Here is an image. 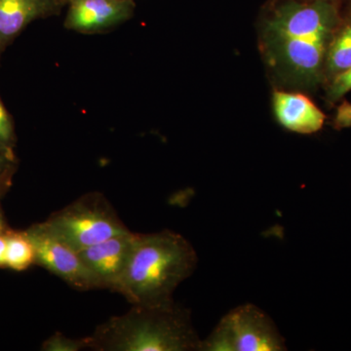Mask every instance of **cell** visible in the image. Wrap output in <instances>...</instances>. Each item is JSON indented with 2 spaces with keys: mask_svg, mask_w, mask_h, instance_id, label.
<instances>
[{
  "mask_svg": "<svg viewBox=\"0 0 351 351\" xmlns=\"http://www.w3.org/2000/svg\"><path fill=\"white\" fill-rule=\"evenodd\" d=\"M338 4L283 0L263 21L261 47L286 84L313 90L324 83L328 47L341 22Z\"/></svg>",
  "mask_w": 351,
  "mask_h": 351,
  "instance_id": "cell-1",
  "label": "cell"
},
{
  "mask_svg": "<svg viewBox=\"0 0 351 351\" xmlns=\"http://www.w3.org/2000/svg\"><path fill=\"white\" fill-rule=\"evenodd\" d=\"M198 258L188 239L172 230L134 233L125 269L113 291L132 304L167 306L176 288L193 274Z\"/></svg>",
  "mask_w": 351,
  "mask_h": 351,
  "instance_id": "cell-2",
  "label": "cell"
},
{
  "mask_svg": "<svg viewBox=\"0 0 351 351\" xmlns=\"http://www.w3.org/2000/svg\"><path fill=\"white\" fill-rule=\"evenodd\" d=\"M85 339L87 348L99 351H191L199 350L201 345L189 311L175 302L133 304Z\"/></svg>",
  "mask_w": 351,
  "mask_h": 351,
  "instance_id": "cell-3",
  "label": "cell"
},
{
  "mask_svg": "<svg viewBox=\"0 0 351 351\" xmlns=\"http://www.w3.org/2000/svg\"><path fill=\"white\" fill-rule=\"evenodd\" d=\"M44 225L75 250L80 252L115 235L130 232L107 198L100 193L82 196L51 215Z\"/></svg>",
  "mask_w": 351,
  "mask_h": 351,
  "instance_id": "cell-4",
  "label": "cell"
},
{
  "mask_svg": "<svg viewBox=\"0 0 351 351\" xmlns=\"http://www.w3.org/2000/svg\"><path fill=\"white\" fill-rule=\"evenodd\" d=\"M203 351H282L285 339L262 309L252 304L232 309L201 341Z\"/></svg>",
  "mask_w": 351,
  "mask_h": 351,
  "instance_id": "cell-5",
  "label": "cell"
},
{
  "mask_svg": "<svg viewBox=\"0 0 351 351\" xmlns=\"http://www.w3.org/2000/svg\"><path fill=\"white\" fill-rule=\"evenodd\" d=\"M25 232L34 245L36 263L63 279L76 290L97 288L80 253L51 232L43 223L32 226Z\"/></svg>",
  "mask_w": 351,
  "mask_h": 351,
  "instance_id": "cell-6",
  "label": "cell"
},
{
  "mask_svg": "<svg viewBox=\"0 0 351 351\" xmlns=\"http://www.w3.org/2000/svg\"><path fill=\"white\" fill-rule=\"evenodd\" d=\"M64 27L71 31L94 34L126 22L133 16V0H69Z\"/></svg>",
  "mask_w": 351,
  "mask_h": 351,
  "instance_id": "cell-7",
  "label": "cell"
},
{
  "mask_svg": "<svg viewBox=\"0 0 351 351\" xmlns=\"http://www.w3.org/2000/svg\"><path fill=\"white\" fill-rule=\"evenodd\" d=\"M133 239L134 233L129 232L78 252L97 288L113 291L125 269Z\"/></svg>",
  "mask_w": 351,
  "mask_h": 351,
  "instance_id": "cell-8",
  "label": "cell"
},
{
  "mask_svg": "<svg viewBox=\"0 0 351 351\" xmlns=\"http://www.w3.org/2000/svg\"><path fill=\"white\" fill-rule=\"evenodd\" d=\"M63 6L58 0H0V59L27 25L57 15Z\"/></svg>",
  "mask_w": 351,
  "mask_h": 351,
  "instance_id": "cell-9",
  "label": "cell"
},
{
  "mask_svg": "<svg viewBox=\"0 0 351 351\" xmlns=\"http://www.w3.org/2000/svg\"><path fill=\"white\" fill-rule=\"evenodd\" d=\"M272 106L277 121L295 133H316L326 120L324 113L311 98L300 92L276 90L272 95Z\"/></svg>",
  "mask_w": 351,
  "mask_h": 351,
  "instance_id": "cell-10",
  "label": "cell"
},
{
  "mask_svg": "<svg viewBox=\"0 0 351 351\" xmlns=\"http://www.w3.org/2000/svg\"><path fill=\"white\" fill-rule=\"evenodd\" d=\"M351 68V16L341 17L335 32L324 64V83Z\"/></svg>",
  "mask_w": 351,
  "mask_h": 351,
  "instance_id": "cell-11",
  "label": "cell"
},
{
  "mask_svg": "<svg viewBox=\"0 0 351 351\" xmlns=\"http://www.w3.org/2000/svg\"><path fill=\"white\" fill-rule=\"evenodd\" d=\"M5 267L23 271L36 263L34 245L25 232L6 230Z\"/></svg>",
  "mask_w": 351,
  "mask_h": 351,
  "instance_id": "cell-12",
  "label": "cell"
},
{
  "mask_svg": "<svg viewBox=\"0 0 351 351\" xmlns=\"http://www.w3.org/2000/svg\"><path fill=\"white\" fill-rule=\"evenodd\" d=\"M15 143V127H14L12 117L4 107L0 99V149L11 156H15L14 154Z\"/></svg>",
  "mask_w": 351,
  "mask_h": 351,
  "instance_id": "cell-13",
  "label": "cell"
},
{
  "mask_svg": "<svg viewBox=\"0 0 351 351\" xmlns=\"http://www.w3.org/2000/svg\"><path fill=\"white\" fill-rule=\"evenodd\" d=\"M325 87L326 98L330 103H336L341 100L346 94L351 91V68L335 76Z\"/></svg>",
  "mask_w": 351,
  "mask_h": 351,
  "instance_id": "cell-14",
  "label": "cell"
},
{
  "mask_svg": "<svg viewBox=\"0 0 351 351\" xmlns=\"http://www.w3.org/2000/svg\"><path fill=\"white\" fill-rule=\"evenodd\" d=\"M87 348L86 339H69L57 332L54 336L46 339L43 350L46 351H78Z\"/></svg>",
  "mask_w": 351,
  "mask_h": 351,
  "instance_id": "cell-15",
  "label": "cell"
},
{
  "mask_svg": "<svg viewBox=\"0 0 351 351\" xmlns=\"http://www.w3.org/2000/svg\"><path fill=\"white\" fill-rule=\"evenodd\" d=\"M15 170V156L6 154L0 149V179L9 174H13Z\"/></svg>",
  "mask_w": 351,
  "mask_h": 351,
  "instance_id": "cell-16",
  "label": "cell"
},
{
  "mask_svg": "<svg viewBox=\"0 0 351 351\" xmlns=\"http://www.w3.org/2000/svg\"><path fill=\"white\" fill-rule=\"evenodd\" d=\"M6 232V230H5ZM5 232H0V269L5 267L6 262V237Z\"/></svg>",
  "mask_w": 351,
  "mask_h": 351,
  "instance_id": "cell-17",
  "label": "cell"
},
{
  "mask_svg": "<svg viewBox=\"0 0 351 351\" xmlns=\"http://www.w3.org/2000/svg\"><path fill=\"white\" fill-rule=\"evenodd\" d=\"M12 175L13 174H9L0 179V197L3 195L4 191H6L7 186L10 184Z\"/></svg>",
  "mask_w": 351,
  "mask_h": 351,
  "instance_id": "cell-18",
  "label": "cell"
},
{
  "mask_svg": "<svg viewBox=\"0 0 351 351\" xmlns=\"http://www.w3.org/2000/svg\"><path fill=\"white\" fill-rule=\"evenodd\" d=\"M5 230V223H4L3 218L0 214V232H4Z\"/></svg>",
  "mask_w": 351,
  "mask_h": 351,
  "instance_id": "cell-19",
  "label": "cell"
},
{
  "mask_svg": "<svg viewBox=\"0 0 351 351\" xmlns=\"http://www.w3.org/2000/svg\"><path fill=\"white\" fill-rule=\"evenodd\" d=\"M304 1H324V2H332V3L338 4L339 0H304Z\"/></svg>",
  "mask_w": 351,
  "mask_h": 351,
  "instance_id": "cell-20",
  "label": "cell"
},
{
  "mask_svg": "<svg viewBox=\"0 0 351 351\" xmlns=\"http://www.w3.org/2000/svg\"><path fill=\"white\" fill-rule=\"evenodd\" d=\"M58 1L61 2V3H63V4H64H64L68 3L69 0H58Z\"/></svg>",
  "mask_w": 351,
  "mask_h": 351,
  "instance_id": "cell-21",
  "label": "cell"
},
{
  "mask_svg": "<svg viewBox=\"0 0 351 351\" xmlns=\"http://www.w3.org/2000/svg\"><path fill=\"white\" fill-rule=\"evenodd\" d=\"M348 15L351 16V0H350V7H348Z\"/></svg>",
  "mask_w": 351,
  "mask_h": 351,
  "instance_id": "cell-22",
  "label": "cell"
}]
</instances>
